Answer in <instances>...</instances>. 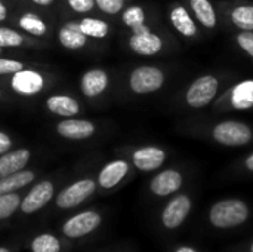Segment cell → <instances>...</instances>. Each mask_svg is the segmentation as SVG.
<instances>
[{"mask_svg": "<svg viewBox=\"0 0 253 252\" xmlns=\"http://www.w3.org/2000/svg\"><path fill=\"white\" fill-rule=\"evenodd\" d=\"M228 101L234 110L253 108V80H243L237 83L230 91Z\"/></svg>", "mask_w": 253, "mask_h": 252, "instance_id": "19", "label": "cell"}, {"mask_svg": "<svg viewBox=\"0 0 253 252\" xmlns=\"http://www.w3.org/2000/svg\"><path fill=\"white\" fill-rule=\"evenodd\" d=\"M98 183L92 178H82L65 187L55 199V206L62 211L74 209L87 201L96 190Z\"/></svg>", "mask_w": 253, "mask_h": 252, "instance_id": "6", "label": "cell"}, {"mask_svg": "<svg viewBox=\"0 0 253 252\" xmlns=\"http://www.w3.org/2000/svg\"><path fill=\"white\" fill-rule=\"evenodd\" d=\"M173 252H199L194 247H190V245H179Z\"/></svg>", "mask_w": 253, "mask_h": 252, "instance_id": "34", "label": "cell"}, {"mask_svg": "<svg viewBox=\"0 0 253 252\" xmlns=\"http://www.w3.org/2000/svg\"><path fill=\"white\" fill-rule=\"evenodd\" d=\"M236 42L239 48L253 58V31H240L236 34Z\"/></svg>", "mask_w": 253, "mask_h": 252, "instance_id": "29", "label": "cell"}, {"mask_svg": "<svg viewBox=\"0 0 253 252\" xmlns=\"http://www.w3.org/2000/svg\"><path fill=\"white\" fill-rule=\"evenodd\" d=\"M108 86V74L104 70L95 68L83 74L80 82V89L86 97H98Z\"/></svg>", "mask_w": 253, "mask_h": 252, "instance_id": "17", "label": "cell"}, {"mask_svg": "<svg viewBox=\"0 0 253 252\" xmlns=\"http://www.w3.org/2000/svg\"><path fill=\"white\" fill-rule=\"evenodd\" d=\"M165 85V73L154 65L136 67L129 77L130 89L138 95L153 94Z\"/></svg>", "mask_w": 253, "mask_h": 252, "instance_id": "7", "label": "cell"}, {"mask_svg": "<svg viewBox=\"0 0 253 252\" xmlns=\"http://www.w3.org/2000/svg\"><path fill=\"white\" fill-rule=\"evenodd\" d=\"M87 36L80 30L79 24L68 22L59 30V42L68 49H80L86 45Z\"/></svg>", "mask_w": 253, "mask_h": 252, "instance_id": "21", "label": "cell"}, {"mask_svg": "<svg viewBox=\"0 0 253 252\" xmlns=\"http://www.w3.org/2000/svg\"><path fill=\"white\" fill-rule=\"evenodd\" d=\"M19 25L25 31H28L30 34H34V36H43L46 33V24L34 13H25L19 19Z\"/></svg>", "mask_w": 253, "mask_h": 252, "instance_id": "27", "label": "cell"}, {"mask_svg": "<svg viewBox=\"0 0 253 252\" xmlns=\"http://www.w3.org/2000/svg\"><path fill=\"white\" fill-rule=\"evenodd\" d=\"M95 3L98 4V7L102 12H105L108 15L119 13L125 6V0H95Z\"/></svg>", "mask_w": 253, "mask_h": 252, "instance_id": "30", "label": "cell"}, {"mask_svg": "<svg viewBox=\"0 0 253 252\" xmlns=\"http://www.w3.org/2000/svg\"><path fill=\"white\" fill-rule=\"evenodd\" d=\"M123 24L132 31L129 39L130 49L141 56H154L163 49V39L151 31L145 24V10L144 7L133 4L127 7L122 15Z\"/></svg>", "mask_w": 253, "mask_h": 252, "instance_id": "1", "label": "cell"}, {"mask_svg": "<svg viewBox=\"0 0 253 252\" xmlns=\"http://www.w3.org/2000/svg\"><path fill=\"white\" fill-rule=\"evenodd\" d=\"M249 252H253V241L251 242V245H249Z\"/></svg>", "mask_w": 253, "mask_h": 252, "instance_id": "39", "label": "cell"}, {"mask_svg": "<svg viewBox=\"0 0 253 252\" xmlns=\"http://www.w3.org/2000/svg\"><path fill=\"white\" fill-rule=\"evenodd\" d=\"M169 19L173 28L184 37L193 39L199 34V28L191 13L182 4H175L169 12Z\"/></svg>", "mask_w": 253, "mask_h": 252, "instance_id": "14", "label": "cell"}, {"mask_svg": "<svg viewBox=\"0 0 253 252\" xmlns=\"http://www.w3.org/2000/svg\"><path fill=\"white\" fill-rule=\"evenodd\" d=\"M22 43V36L9 28H0V48H13Z\"/></svg>", "mask_w": 253, "mask_h": 252, "instance_id": "28", "label": "cell"}, {"mask_svg": "<svg viewBox=\"0 0 253 252\" xmlns=\"http://www.w3.org/2000/svg\"><path fill=\"white\" fill-rule=\"evenodd\" d=\"M184 184V175L178 169H165L153 177L150 181V190L159 198L170 196L176 193Z\"/></svg>", "mask_w": 253, "mask_h": 252, "instance_id": "10", "label": "cell"}, {"mask_svg": "<svg viewBox=\"0 0 253 252\" xmlns=\"http://www.w3.org/2000/svg\"><path fill=\"white\" fill-rule=\"evenodd\" d=\"M193 208V201L188 195H176L172 198L162 211L160 221L166 230L179 229L188 218Z\"/></svg>", "mask_w": 253, "mask_h": 252, "instance_id": "8", "label": "cell"}, {"mask_svg": "<svg viewBox=\"0 0 253 252\" xmlns=\"http://www.w3.org/2000/svg\"><path fill=\"white\" fill-rule=\"evenodd\" d=\"M58 132L68 140H84L95 132V125L90 120L70 119L58 123Z\"/></svg>", "mask_w": 253, "mask_h": 252, "instance_id": "16", "label": "cell"}, {"mask_svg": "<svg viewBox=\"0 0 253 252\" xmlns=\"http://www.w3.org/2000/svg\"><path fill=\"white\" fill-rule=\"evenodd\" d=\"M10 146H12L10 138L4 132H0V156L4 154V153H7L9 149H10Z\"/></svg>", "mask_w": 253, "mask_h": 252, "instance_id": "33", "label": "cell"}, {"mask_svg": "<svg viewBox=\"0 0 253 252\" xmlns=\"http://www.w3.org/2000/svg\"><path fill=\"white\" fill-rule=\"evenodd\" d=\"M68 241L52 232H42L28 242L30 252H65Z\"/></svg>", "mask_w": 253, "mask_h": 252, "instance_id": "13", "label": "cell"}, {"mask_svg": "<svg viewBox=\"0 0 253 252\" xmlns=\"http://www.w3.org/2000/svg\"><path fill=\"white\" fill-rule=\"evenodd\" d=\"M245 166H246L248 171L253 172V153H251V154L245 159Z\"/></svg>", "mask_w": 253, "mask_h": 252, "instance_id": "35", "label": "cell"}, {"mask_svg": "<svg viewBox=\"0 0 253 252\" xmlns=\"http://www.w3.org/2000/svg\"><path fill=\"white\" fill-rule=\"evenodd\" d=\"M34 181V172L33 171H19L12 175L0 178V195H7V193H15L16 190L28 186L30 183Z\"/></svg>", "mask_w": 253, "mask_h": 252, "instance_id": "22", "label": "cell"}, {"mask_svg": "<svg viewBox=\"0 0 253 252\" xmlns=\"http://www.w3.org/2000/svg\"><path fill=\"white\" fill-rule=\"evenodd\" d=\"M55 196V186L53 183L44 180L37 183L21 201L19 212L24 215H33L43 209Z\"/></svg>", "mask_w": 253, "mask_h": 252, "instance_id": "9", "label": "cell"}, {"mask_svg": "<svg viewBox=\"0 0 253 252\" xmlns=\"http://www.w3.org/2000/svg\"><path fill=\"white\" fill-rule=\"evenodd\" d=\"M251 209L248 203L237 198H228L216 202L209 211V223L216 229H234L248 221Z\"/></svg>", "mask_w": 253, "mask_h": 252, "instance_id": "2", "label": "cell"}, {"mask_svg": "<svg viewBox=\"0 0 253 252\" xmlns=\"http://www.w3.org/2000/svg\"><path fill=\"white\" fill-rule=\"evenodd\" d=\"M129 163L123 159H117L107 163L98 175V186L104 190L114 189L129 174Z\"/></svg>", "mask_w": 253, "mask_h": 252, "instance_id": "12", "label": "cell"}, {"mask_svg": "<svg viewBox=\"0 0 253 252\" xmlns=\"http://www.w3.org/2000/svg\"><path fill=\"white\" fill-rule=\"evenodd\" d=\"M36 4H40V6H49V4H52V1L53 0H33Z\"/></svg>", "mask_w": 253, "mask_h": 252, "instance_id": "37", "label": "cell"}, {"mask_svg": "<svg viewBox=\"0 0 253 252\" xmlns=\"http://www.w3.org/2000/svg\"><path fill=\"white\" fill-rule=\"evenodd\" d=\"M80 30L87 36V37H95V39H102L108 34V24L96 19V18H84L79 24Z\"/></svg>", "mask_w": 253, "mask_h": 252, "instance_id": "26", "label": "cell"}, {"mask_svg": "<svg viewBox=\"0 0 253 252\" xmlns=\"http://www.w3.org/2000/svg\"><path fill=\"white\" fill-rule=\"evenodd\" d=\"M219 79L213 74H205L191 82L185 92V102L191 108H203L209 105L218 95Z\"/></svg>", "mask_w": 253, "mask_h": 252, "instance_id": "5", "label": "cell"}, {"mask_svg": "<svg viewBox=\"0 0 253 252\" xmlns=\"http://www.w3.org/2000/svg\"><path fill=\"white\" fill-rule=\"evenodd\" d=\"M190 7L197 18V21L205 27V28H215L218 24L216 18V10L211 0H190Z\"/></svg>", "mask_w": 253, "mask_h": 252, "instance_id": "20", "label": "cell"}, {"mask_svg": "<svg viewBox=\"0 0 253 252\" xmlns=\"http://www.w3.org/2000/svg\"><path fill=\"white\" fill-rule=\"evenodd\" d=\"M46 105L52 113L64 116V117H71L79 113L77 101L68 95H52L46 101Z\"/></svg>", "mask_w": 253, "mask_h": 252, "instance_id": "23", "label": "cell"}, {"mask_svg": "<svg viewBox=\"0 0 253 252\" xmlns=\"http://www.w3.org/2000/svg\"><path fill=\"white\" fill-rule=\"evenodd\" d=\"M102 224V215L98 211L87 209L68 217L59 229V235L70 241L83 239L96 232Z\"/></svg>", "mask_w": 253, "mask_h": 252, "instance_id": "3", "label": "cell"}, {"mask_svg": "<svg viewBox=\"0 0 253 252\" xmlns=\"http://www.w3.org/2000/svg\"><path fill=\"white\" fill-rule=\"evenodd\" d=\"M30 160V151L25 149H19L10 153H4L0 156V178L19 172L25 168Z\"/></svg>", "mask_w": 253, "mask_h": 252, "instance_id": "18", "label": "cell"}, {"mask_svg": "<svg viewBox=\"0 0 253 252\" xmlns=\"http://www.w3.org/2000/svg\"><path fill=\"white\" fill-rule=\"evenodd\" d=\"M44 85V80L42 77V74H39L37 71L33 70H19L16 73H13V79H12V88L24 95H33L42 91Z\"/></svg>", "mask_w": 253, "mask_h": 252, "instance_id": "15", "label": "cell"}, {"mask_svg": "<svg viewBox=\"0 0 253 252\" xmlns=\"http://www.w3.org/2000/svg\"><path fill=\"white\" fill-rule=\"evenodd\" d=\"M234 27L242 31H253V4H239L230 13Z\"/></svg>", "mask_w": 253, "mask_h": 252, "instance_id": "24", "label": "cell"}, {"mask_svg": "<svg viewBox=\"0 0 253 252\" xmlns=\"http://www.w3.org/2000/svg\"><path fill=\"white\" fill-rule=\"evenodd\" d=\"M22 198L15 192V193H7V195H0V221H6L12 218L21 206Z\"/></svg>", "mask_w": 253, "mask_h": 252, "instance_id": "25", "label": "cell"}, {"mask_svg": "<svg viewBox=\"0 0 253 252\" xmlns=\"http://www.w3.org/2000/svg\"><path fill=\"white\" fill-rule=\"evenodd\" d=\"M68 4L76 12H89L95 6V0H68Z\"/></svg>", "mask_w": 253, "mask_h": 252, "instance_id": "32", "label": "cell"}, {"mask_svg": "<svg viewBox=\"0 0 253 252\" xmlns=\"http://www.w3.org/2000/svg\"><path fill=\"white\" fill-rule=\"evenodd\" d=\"M166 160V151L157 146H144L133 151L132 162L136 169L142 172H151L159 169Z\"/></svg>", "mask_w": 253, "mask_h": 252, "instance_id": "11", "label": "cell"}, {"mask_svg": "<svg viewBox=\"0 0 253 252\" xmlns=\"http://www.w3.org/2000/svg\"><path fill=\"white\" fill-rule=\"evenodd\" d=\"M0 50H1V49H0Z\"/></svg>", "mask_w": 253, "mask_h": 252, "instance_id": "40", "label": "cell"}, {"mask_svg": "<svg viewBox=\"0 0 253 252\" xmlns=\"http://www.w3.org/2000/svg\"><path fill=\"white\" fill-rule=\"evenodd\" d=\"M6 16H7V10H6L4 4H3V3L0 1V21L6 19Z\"/></svg>", "mask_w": 253, "mask_h": 252, "instance_id": "36", "label": "cell"}, {"mask_svg": "<svg viewBox=\"0 0 253 252\" xmlns=\"http://www.w3.org/2000/svg\"><path fill=\"white\" fill-rule=\"evenodd\" d=\"M22 70V64L15 59H0V74H9V73H16Z\"/></svg>", "mask_w": 253, "mask_h": 252, "instance_id": "31", "label": "cell"}, {"mask_svg": "<svg viewBox=\"0 0 253 252\" xmlns=\"http://www.w3.org/2000/svg\"><path fill=\"white\" fill-rule=\"evenodd\" d=\"M0 252H13V250H10L9 247H0Z\"/></svg>", "mask_w": 253, "mask_h": 252, "instance_id": "38", "label": "cell"}, {"mask_svg": "<svg viewBox=\"0 0 253 252\" xmlns=\"http://www.w3.org/2000/svg\"><path fill=\"white\" fill-rule=\"evenodd\" d=\"M212 137L216 143L227 147H242L252 141L253 131L243 122L222 120L212 129Z\"/></svg>", "mask_w": 253, "mask_h": 252, "instance_id": "4", "label": "cell"}]
</instances>
